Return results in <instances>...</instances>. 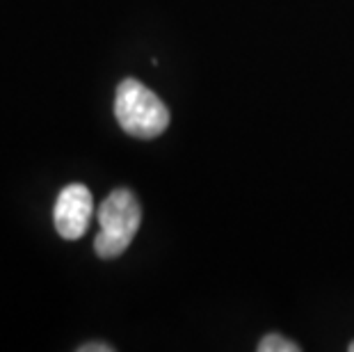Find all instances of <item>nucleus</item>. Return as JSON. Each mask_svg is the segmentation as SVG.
<instances>
[{
  "label": "nucleus",
  "mask_w": 354,
  "mask_h": 352,
  "mask_svg": "<svg viewBox=\"0 0 354 352\" xmlns=\"http://www.w3.org/2000/svg\"><path fill=\"white\" fill-rule=\"evenodd\" d=\"M115 117L128 136L138 140H153L162 136L169 126V110L160 96L135 78L119 82L115 94Z\"/></svg>",
  "instance_id": "1"
},
{
  "label": "nucleus",
  "mask_w": 354,
  "mask_h": 352,
  "mask_svg": "<svg viewBox=\"0 0 354 352\" xmlns=\"http://www.w3.org/2000/svg\"><path fill=\"white\" fill-rule=\"evenodd\" d=\"M142 222L138 197L126 190H112L99 206L101 231L94 238V250L101 259H117L131 247Z\"/></svg>",
  "instance_id": "2"
},
{
  "label": "nucleus",
  "mask_w": 354,
  "mask_h": 352,
  "mask_svg": "<svg viewBox=\"0 0 354 352\" xmlns=\"http://www.w3.org/2000/svg\"><path fill=\"white\" fill-rule=\"evenodd\" d=\"M94 215V199L87 185L69 183L59 190L53 208V222L57 234L64 241H78L87 234V227Z\"/></svg>",
  "instance_id": "3"
},
{
  "label": "nucleus",
  "mask_w": 354,
  "mask_h": 352,
  "mask_svg": "<svg viewBox=\"0 0 354 352\" xmlns=\"http://www.w3.org/2000/svg\"><path fill=\"white\" fill-rule=\"evenodd\" d=\"M302 346L281 334H268L259 343V352H299Z\"/></svg>",
  "instance_id": "4"
},
{
  "label": "nucleus",
  "mask_w": 354,
  "mask_h": 352,
  "mask_svg": "<svg viewBox=\"0 0 354 352\" xmlns=\"http://www.w3.org/2000/svg\"><path fill=\"white\" fill-rule=\"evenodd\" d=\"M112 350H115V348L108 346V343H96V341L85 343V346L78 348V352H112Z\"/></svg>",
  "instance_id": "5"
},
{
  "label": "nucleus",
  "mask_w": 354,
  "mask_h": 352,
  "mask_svg": "<svg viewBox=\"0 0 354 352\" xmlns=\"http://www.w3.org/2000/svg\"><path fill=\"white\" fill-rule=\"evenodd\" d=\"M348 350H350V352H354V341L350 343V348H348Z\"/></svg>",
  "instance_id": "6"
}]
</instances>
